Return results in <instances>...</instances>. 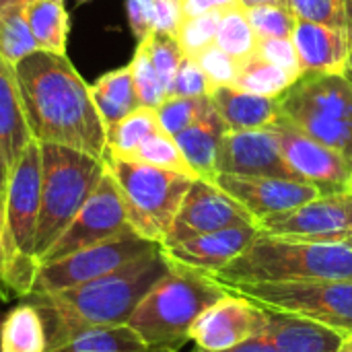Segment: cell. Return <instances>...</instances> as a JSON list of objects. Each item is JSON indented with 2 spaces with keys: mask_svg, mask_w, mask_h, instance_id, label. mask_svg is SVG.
<instances>
[{
  "mask_svg": "<svg viewBox=\"0 0 352 352\" xmlns=\"http://www.w3.org/2000/svg\"><path fill=\"white\" fill-rule=\"evenodd\" d=\"M299 78L289 70L280 68L278 64L266 60L262 54L254 52L248 58L239 60L237 78L233 87H239L250 93L266 95V97H280L289 87H293Z\"/></svg>",
  "mask_w": 352,
  "mask_h": 352,
  "instance_id": "83f0119b",
  "label": "cell"
},
{
  "mask_svg": "<svg viewBox=\"0 0 352 352\" xmlns=\"http://www.w3.org/2000/svg\"><path fill=\"white\" fill-rule=\"evenodd\" d=\"M0 352H47V328L41 311L27 299L0 320Z\"/></svg>",
  "mask_w": 352,
  "mask_h": 352,
  "instance_id": "cb8c5ba5",
  "label": "cell"
},
{
  "mask_svg": "<svg viewBox=\"0 0 352 352\" xmlns=\"http://www.w3.org/2000/svg\"><path fill=\"white\" fill-rule=\"evenodd\" d=\"M159 130H161V124H159V118H157V109L140 105L138 109H134L124 120L107 126V148H105V155H113V157L126 159L148 136H153Z\"/></svg>",
  "mask_w": 352,
  "mask_h": 352,
  "instance_id": "f1b7e54d",
  "label": "cell"
},
{
  "mask_svg": "<svg viewBox=\"0 0 352 352\" xmlns=\"http://www.w3.org/2000/svg\"><path fill=\"white\" fill-rule=\"evenodd\" d=\"M126 159H132V161H138V163H146V165H153V167H161V169H169V171H175V173H184V175L196 177L192 167L188 165L186 157L182 155L175 138L169 136L163 130H159L153 136H148Z\"/></svg>",
  "mask_w": 352,
  "mask_h": 352,
  "instance_id": "1f68e13d",
  "label": "cell"
},
{
  "mask_svg": "<svg viewBox=\"0 0 352 352\" xmlns=\"http://www.w3.org/2000/svg\"><path fill=\"white\" fill-rule=\"evenodd\" d=\"M14 76L33 140L103 159L107 148L105 122L89 85L66 54L37 50L14 66Z\"/></svg>",
  "mask_w": 352,
  "mask_h": 352,
  "instance_id": "6da1fadb",
  "label": "cell"
},
{
  "mask_svg": "<svg viewBox=\"0 0 352 352\" xmlns=\"http://www.w3.org/2000/svg\"><path fill=\"white\" fill-rule=\"evenodd\" d=\"M336 352H352V332L342 338V342H340V346H338Z\"/></svg>",
  "mask_w": 352,
  "mask_h": 352,
  "instance_id": "c3c4849f",
  "label": "cell"
},
{
  "mask_svg": "<svg viewBox=\"0 0 352 352\" xmlns=\"http://www.w3.org/2000/svg\"><path fill=\"white\" fill-rule=\"evenodd\" d=\"M128 23L138 41L155 31V0H126Z\"/></svg>",
  "mask_w": 352,
  "mask_h": 352,
  "instance_id": "b9f144b4",
  "label": "cell"
},
{
  "mask_svg": "<svg viewBox=\"0 0 352 352\" xmlns=\"http://www.w3.org/2000/svg\"><path fill=\"white\" fill-rule=\"evenodd\" d=\"M41 146V204L35 233V260L60 239L105 173V161L62 144Z\"/></svg>",
  "mask_w": 352,
  "mask_h": 352,
  "instance_id": "8992f818",
  "label": "cell"
},
{
  "mask_svg": "<svg viewBox=\"0 0 352 352\" xmlns=\"http://www.w3.org/2000/svg\"><path fill=\"white\" fill-rule=\"evenodd\" d=\"M210 97H167L157 107L161 130L169 136H177L182 130L192 126L208 109Z\"/></svg>",
  "mask_w": 352,
  "mask_h": 352,
  "instance_id": "836d02e7",
  "label": "cell"
},
{
  "mask_svg": "<svg viewBox=\"0 0 352 352\" xmlns=\"http://www.w3.org/2000/svg\"><path fill=\"white\" fill-rule=\"evenodd\" d=\"M35 0H0V6H27Z\"/></svg>",
  "mask_w": 352,
  "mask_h": 352,
  "instance_id": "681fc988",
  "label": "cell"
},
{
  "mask_svg": "<svg viewBox=\"0 0 352 352\" xmlns=\"http://www.w3.org/2000/svg\"><path fill=\"white\" fill-rule=\"evenodd\" d=\"M196 60L202 66V70L206 72V76L212 82V87H231V85H235L239 60L229 56L217 43H212L206 50H202L196 56Z\"/></svg>",
  "mask_w": 352,
  "mask_h": 352,
  "instance_id": "ab89813d",
  "label": "cell"
},
{
  "mask_svg": "<svg viewBox=\"0 0 352 352\" xmlns=\"http://www.w3.org/2000/svg\"><path fill=\"white\" fill-rule=\"evenodd\" d=\"M344 74L352 80V39H351V52H349V60H346V68H344Z\"/></svg>",
  "mask_w": 352,
  "mask_h": 352,
  "instance_id": "f907efd6",
  "label": "cell"
},
{
  "mask_svg": "<svg viewBox=\"0 0 352 352\" xmlns=\"http://www.w3.org/2000/svg\"><path fill=\"white\" fill-rule=\"evenodd\" d=\"M278 99L287 122L352 163V80L344 72L303 74Z\"/></svg>",
  "mask_w": 352,
  "mask_h": 352,
  "instance_id": "ba28073f",
  "label": "cell"
},
{
  "mask_svg": "<svg viewBox=\"0 0 352 352\" xmlns=\"http://www.w3.org/2000/svg\"><path fill=\"white\" fill-rule=\"evenodd\" d=\"M130 231L134 229L130 227L122 194L111 173L105 167L101 182L91 192V196L80 206V210L76 212L72 223L66 227V231L60 235V239L47 250L41 264L60 260L68 254H74L78 250L97 245L101 241L126 235Z\"/></svg>",
  "mask_w": 352,
  "mask_h": 352,
  "instance_id": "8fae6325",
  "label": "cell"
},
{
  "mask_svg": "<svg viewBox=\"0 0 352 352\" xmlns=\"http://www.w3.org/2000/svg\"><path fill=\"white\" fill-rule=\"evenodd\" d=\"M8 173H10V167L6 165V161L0 153V227H2V217H4V198H6Z\"/></svg>",
  "mask_w": 352,
  "mask_h": 352,
  "instance_id": "bcb514c9",
  "label": "cell"
},
{
  "mask_svg": "<svg viewBox=\"0 0 352 352\" xmlns=\"http://www.w3.org/2000/svg\"><path fill=\"white\" fill-rule=\"evenodd\" d=\"M198 352H204V351H198Z\"/></svg>",
  "mask_w": 352,
  "mask_h": 352,
  "instance_id": "6f0895ef",
  "label": "cell"
},
{
  "mask_svg": "<svg viewBox=\"0 0 352 352\" xmlns=\"http://www.w3.org/2000/svg\"><path fill=\"white\" fill-rule=\"evenodd\" d=\"M41 204V146L37 140L10 167L2 235H0V297L25 299L35 283V233Z\"/></svg>",
  "mask_w": 352,
  "mask_h": 352,
  "instance_id": "277c9868",
  "label": "cell"
},
{
  "mask_svg": "<svg viewBox=\"0 0 352 352\" xmlns=\"http://www.w3.org/2000/svg\"><path fill=\"white\" fill-rule=\"evenodd\" d=\"M221 12L223 10H214V12H206V14H200V16H186L182 21L179 31H177L175 37H177V41H179L186 56L196 58L202 50H206L208 45L214 43Z\"/></svg>",
  "mask_w": 352,
  "mask_h": 352,
  "instance_id": "8d00e7d4",
  "label": "cell"
},
{
  "mask_svg": "<svg viewBox=\"0 0 352 352\" xmlns=\"http://www.w3.org/2000/svg\"><path fill=\"white\" fill-rule=\"evenodd\" d=\"M264 311L305 318L342 334L352 332V280H305L225 287Z\"/></svg>",
  "mask_w": 352,
  "mask_h": 352,
  "instance_id": "9c48e42d",
  "label": "cell"
},
{
  "mask_svg": "<svg viewBox=\"0 0 352 352\" xmlns=\"http://www.w3.org/2000/svg\"><path fill=\"white\" fill-rule=\"evenodd\" d=\"M80 2H89V0H80Z\"/></svg>",
  "mask_w": 352,
  "mask_h": 352,
  "instance_id": "11a10c76",
  "label": "cell"
},
{
  "mask_svg": "<svg viewBox=\"0 0 352 352\" xmlns=\"http://www.w3.org/2000/svg\"><path fill=\"white\" fill-rule=\"evenodd\" d=\"M148 352H179V351H163V349H161V351H148Z\"/></svg>",
  "mask_w": 352,
  "mask_h": 352,
  "instance_id": "f5cc1de1",
  "label": "cell"
},
{
  "mask_svg": "<svg viewBox=\"0 0 352 352\" xmlns=\"http://www.w3.org/2000/svg\"><path fill=\"white\" fill-rule=\"evenodd\" d=\"M103 161L118 184L134 233L163 243L196 177L113 155H105Z\"/></svg>",
  "mask_w": 352,
  "mask_h": 352,
  "instance_id": "52a82bcc",
  "label": "cell"
},
{
  "mask_svg": "<svg viewBox=\"0 0 352 352\" xmlns=\"http://www.w3.org/2000/svg\"><path fill=\"white\" fill-rule=\"evenodd\" d=\"M212 182L235 198L252 214L256 225L268 217L295 210L322 196L320 188L299 179L217 173Z\"/></svg>",
  "mask_w": 352,
  "mask_h": 352,
  "instance_id": "2e32d148",
  "label": "cell"
},
{
  "mask_svg": "<svg viewBox=\"0 0 352 352\" xmlns=\"http://www.w3.org/2000/svg\"><path fill=\"white\" fill-rule=\"evenodd\" d=\"M264 336L278 352H336L346 334L305 318L266 311Z\"/></svg>",
  "mask_w": 352,
  "mask_h": 352,
  "instance_id": "ffe728a7",
  "label": "cell"
},
{
  "mask_svg": "<svg viewBox=\"0 0 352 352\" xmlns=\"http://www.w3.org/2000/svg\"><path fill=\"white\" fill-rule=\"evenodd\" d=\"M25 16L37 50L50 54H66L68 12L64 0H35L25 6Z\"/></svg>",
  "mask_w": 352,
  "mask_h": 352,
  "instance_id": "4316f807",
  "label": "cell"
},
{
  "mask_svg": "<svg viewBox=\"0 0 352 352\" xmlns=\"http://www.w3.org/2000/svg\"><path fill=\"white\" fill-rule=\"evenodd\" d=\"M245 12L258 39H268V37L289 39L297 25V16L287 4L250 6L245 8Z\"/></svg>",
  "mask_w": 352,
  "mask_h": 352,
  "instance_id": "e575fe53",
  "label": "cell"
},
{
  "mask_svg": "<svg viewBox=\"0 0 352 352\" xmlns=\"http://www.w3.org/2000/svg\"><path fill=\"white\" fill-rule=\"evenodd\" d=\"M89 89H91V97L97 105V111H99L101 120L105 122V128L109 124L124 120L126 116H130L134 109L140 107L136 87L132 80L130 64L103 74L93 85H89Z\"/></svg>",
  "mask_w": 352,
  "mask_h": 352,
  "instance_id": "484cf974",
  "label": "cell"
},
{
  "mask_svg": "<svg viewBox=\"0 0 352 352\" xmlns=\"http://www.w3.org/2000/svg\"><path fill=\"white\" fill-rule=\"evenodd\" d=\"M237 2L239 0H182L184 19L186 16H200V14L214 12V10H225Z\"/></svg>",
  "mask_w": 352,
  "mask_h": 352,
  "instance_id": "ee69618b",
  "label": "cell"
},
{
  "mask_svg": "<svg viewBox=\"0 0 352 352\" xmlns=\"http://www.w3.org/2000/svg\"><path fill=\"white\" fill-rule=\"evenodd\" d=\"M291 39L295 43L303 74L344 72L351 52V39L346 29L297 19Z\"/></svg>",
  "mask_w": 352,
  "mask_h": 352,
  "instance_id": "d6986e66",
  "label": "cell"
},
{
  "mask_svg": "<svg viewBox=\"0 0 352 352\" xmlns=\"http://www.w3.org/2000/svg\"><path fill=\"white\" fill-rule=\"evenodd\" d=\"M227 295L212 276L169 262V270L142 297L128 326L151 351H179L202 311Z\"/></svg>",
  "mask_w": 352,
  "mask_h": 352,
  "instance_id": "5b68a950",
  "label": "cell"
},
{
  "mask_svg": "<svg viewBox=\"0 0 352 352\" xmlns=\"http://www.w3.org/2000/svg\"><path fill=\"white\" fill-rule=\"evenodd\" d=\"M210 99L227 130L268 128L280 118V99L243 91L239 87H214Z\"/></svg>",
  "mask_w": 352,
  "mask_h": 352,
  "instance_id": "44dd1931",
  "label": "cell"
},
{
  "mask_svg": "<svg viewBox=\"0 0 352 352\" xmlns=\"http://www.w3.org/2000/svg\"><path fill=\"white\" fill-rule=\"evenodd\" d=\"M256 225L252 214L214 182L194 179L161 245H173L229 227Z\"/></svg>",
  "mask_w": 352,
  "mask_h": 352,
  "instance_id": "5bb4252c",
  "label": "cell"
},
{
  "mask_svg": "<svg viewBox=\"0 0 352 352\" xmlns=\"http://www.w3.org/2000/svg\"><path fill=\"white\" fill-rule=\"evenodd\" d=\"M130 70H132V80H134L140 105L157 109L167 99V89L148 56L144 41H138V47L130 62Z\"/></svg>",
  "mask_w": 352,
  "mask_h": 352,
  "instance_id": "d6a6232c",
  "label": "cell"
},
{
  "mask_svg": "<svg viewBox=\"0 0 352 352\" xmlns=\"http://www.w3.org/2000/svg\"><path fill=\"white\" fill-rule=\"evenodd\" d=\"M256 52L262 54L266 60L278 64L280 68L289 70L291 74H295L297 78L303 76L299 58H297V50L293 39H278V37H268V39H258Z\"/></svg>",
  "mask_w": 352,
  "mask_h": 352,
  "instance_id": "60d3db41",
  "label": "cell"
},
{
  "mask_svg": "<svg viewBox=\"0 0 352 352\" xmlns=\"http://www.w3.org/2000/svg\"><path fill=\"white\" fill-rule=\"evenodd\" d=\"M0 235H2V227H0Z\"/></svg>",
  "mask_w": 352,
  "mask_h": 352,
  "instance_id": "9f6ffc18",
  "label": "cell"
},
{
  "mask_svg": "<svg viewBox=\"0 0 352 352\" xmlns=\"http://www.w3.org/2000/svg\"><path fill=\"white\" fill-rule=\"evenodd\" d=\"M344 243H346V245H351V248H352V235L349 237V239H346V241H344Z\"/></svg>",
  "mask_w": 352,
  "mask_h": 352,
  "instance_id": "816d5d0a",
  "label": "cell"
},
{
  "mask_svg": "<svg viewBox=\"0 0 352 352\" xmlns=\"http://www.w3.org/2000/svg\"><path fill=\"white\" fill-rule=\"evenodd\" d=\"M212 82L194 56H184L169 97H210Z\"/></svg>",
  "mask_w": 352,
  "mask_h": 352,
  "instance_id": "f35d334b",
  "label": "cell"
},
{
  "mask_svg": "<svg viewBox=\"0 0 352 352\" xmlns=\"http://www.w3.org/2000/svg\"><path fill=\"white\" fill-rule=\"evenodd\" d=\"M33 136L25 120L14 66L0 60V153L8 167L16 163Z\"/></svg>",
  "mask_w": 352,
  "mask_h": 352,
  "instance_id": "603a6c76",
  "label": "cell"
},
{
  "mask_svg": "<svg viewBox=\"0 0 352 352\" xmlns=\"http://www.w3.org/2000/svg\"><path fill=\"white\" fill-rule=\"evenodd\" d=\"M167 270L169 260L161 248L91 283L52 295H29L25 299L45 320L50 351L76 330L128 324L136 305Z\"/></svg>",
  "mask_w": 352,
  "mask_h": 352,
  "instance_id": "7a4b0ae2",
  "label": "cell"
},
{
  "mask_svg": "<svg viewBox=\"0 0 352 352\" xmlns=\"http://www.w3.org/2000/svg\"><path fill=\"white\" fill-rule=\"evenodd\" d=\"M258 237L260 231L256 225H243V227H229L214 233L198 235L161 248L169 262L210 276L223 270L225 266H229L235 258H239Z\"/></svg>",
  "mask_w": 352,
  "mask_h": 352,
  "instance_id": "ac0fdd59",
  "label": "cell"
},
{
  "mask_svg": "<svg viewBox=\"0 0 352 352\" xmlns=\"http://www.w3.org/2000/svg\"><path fill=\"white\" fill-rule=\"evenodd\" d=\"M214 43L221 50H225L229 56H233L235 60H243L256 52L258 35L250 25L245 6H241L237 2V4H233L221 12Z\"/></svg>",
  "mask_w": 352,
  "mask_h": 352,
  "instance_id": "4dcf8cb0",
  "label": "cell"
},
{
  "mask_svg": "<svg viewBox=\"0 0 352 352\" xmlns=\"http://www.w3.org/2000/svg\"><path fill=\"white\" fill-rule=\"evenodd\" d=\"M184 21L182 0H155V31L177 35Z\"/></svg>",
  "mask_w": 352,
  "mask_h": 352,
  "instance_id": "7bdbcfd3",
  "label": "cell"
},
{
  "mask_svg": "<svg viewBox=\"0 0 352 352\" xmlns=\"http://www.w3.org/2000/svg\"><path fill=\"white\" fill-rule=\"evenodd\" d=\"M260 235L314 241V243H344L352 235V194H322L320 198L260 221Z\"/></svg>",
  "mask_w": 352,
  "mask_h": 352,
  "instance_id": "7c38bea8",
  "label": "cell"
},
{
  "mask_svg": "<svg viewBox=\"0 0 352 352\" xmlns=\"http://www.w3.org/2000/svg\"><path fill=\"white\" fill-rule=\"evenodd\" d=\"M272 128L285 163L301 182L320 188L322 194L349 192L352 163L344 155L307 136L283 116L272 124Z\"/></svg>",
  "mask_w": 352,
  "mask_h": 352,
  "instance_id": "4fadbf2b",
  "label": "cell"
},
{
  "mask_svg": "<svg viewBox=\"0 0 352 352\" xmlns=\"http://www.w3.org/2000/svg\"><path fill=\"white\" fill-rule=\"evenodd\" d=\"M297 19L346 29V0H289Z\"/></svg>",
  "mask_w": 352,
  "mask_h": 352,
  "instance_id": "74e56055",
  "label": "cell"
},
{
  "mask_svg": "<svg viewBox=\"0 0 352 352\" xmlns=\"http://www.w3.org/2000/svg\"><path fill=\"white\" fill-rule=\"evenodd\" d=\"M217 173L299 179L285 163L272 126L256 130H227L217 153Z\"/></svg>",
  "mask_w": 352,
  "mask_h": 352,
  "instance_id": "e0dca14e",
  "label": "cell"
},
{
  "mask_svg": "<svg viewBox=\"0 0 352 352\" xmlns=\"http://www.w3.org/2000/svg\"><path fill=\"white\" fill-rule=\"evenodd\" d=\"M151 349L128 324L91 326L68 334L47 352H148Z\"/></svg>",
  "mask_w": 352,
  "mask_h": 352,
  "instance_id": "d4e9b609",
  "label": "cell"
},
{
  "mask_svg": "<svg viewBox=\"0 0 352 352\" xmlns=\"http://www.w3.org/2000/svg\"><path fill=\"white\" fill-rule=\"evenodd\" d=\"M210 276L221 287L352 280V248L260 235L239 258Z\"/></svg>",
  "mask_w": 352,
  "mask_h": 352,
  "instance_id": "3957f363",
  "label": "cell"
},
{
  "mask_svg": "<svg viewBox=\"0 0 352 352\" xmlns=\"http://www.w3.org/2000/svg\"><path fill=\"white\" fill-rule=\"evenodd\" d=\"M349 192L352 194V177H351V184H349Z\"/></svg>",
  "mask_w": 352,
  "mask_h": 352,
  "instance_id": "db71d44e",
  "label": "cell"
},
{
  "mask_svg": "<svg viewBox=\"0 0 352 352\" xmlns=\"http://www.w3.org/2000/svg\"><path fill=\"white\" fill-rule=\"evenodd\" d=\"M241 6L250 8V6H262V4H287L289 6V0H239Z\"/></svg>",
  "mask_w": 352,
  "mask_h": 352,
  "instance_id": "7dc6e473",
  "label": "cell"
},
{
  "mask_svg": "<svg viewBox=\"0 0 352 352\" xmlns=\"http://www.w3.org/2000/svg\"><path fill=\"white\" fill-rule=\"evenodd\" d=\"M157 250H161V243L148 241L130 231L126 235L68 254L60 260L41 264L37 268L35 283L29 295H52L91 283Z\"/></svg>",
  "mask_w": 352,
  "mask_h": 352,
  "instance_id": "30bf717a",
  "label": "cell"
},
{
  "mask_svg": "<svg viewBox=\"0 0 352 352\" xmlns=\"http://www.w3.org/2000/svg\"><path fill=\"white\" fill-rule=\"evenodd\" d=\"M144 45L148 50V56L167 89V97L171 95V87H173V80H175V74H177V68L184 60V50L177 41L175 35H167V33H157L153 31L151 35H146L144 39Z\"/></svg>",
  "mask_w": 352,
  "mask_h": 352,
  "instance_id": "d590c367",
  "label": "cell"
},
{
  "mask_svg": "<svg viewBox=\"0 0 352 352\" xmlns=\"http://www.w3.org/2000/svg\"><path fill=\"white\" fill-rule=\"evenodd\" d=\"M221 352H278L276 351V346L264 336V334H260V336H254V338H250V340H245V342H241V344H237V346H233V349H227V351H221Z\"/></svg>",
  "mask_w": 352,
  "mask_h": 352,
  "instance_id": "f6af8a7d",
  "label": "cell"
},
{
  "mask_svg": "<svg viewBox=\"0 0 352 352\" xmlns=\"http://www.w3.org/2000/svg\"><path fill=\"white\" fill-rule=\"evenodd\" d=\"M264 328L266 311L227 291L225 297L198 316L190 328V340L200 351L221 352L264 334Z\"/></svg>",
  "mask_w": 352,
  "mask_h": 352,
  "instance_id": "9a60e30c",
  "label": "cell"
},
{
  "mask_svg": "<svg viewBox=\"0 0 352 352\" xmlns=\"http://www.w3.org/2000/svg\"><path fill=\"white\" fill-rule=\"evenodd\" d=\"M225 132L227 126L210 99V105L202 113V118L173 136L198 179L212 182L217 177V153Z\"/></svg>",
  "mask_w": 352,
  "mask_h": 352,
  "instance_id": "7402d4cb",
  "label": "cell"
},
{
  "mask_svg": "<svg viewBox=\"0 0 352 352\" xmlns=\"http://www.w3.org/2000/svg\"><path fill=\"white\" fill-rule=\"evenodd\" d=\"M37 52L25 6H0V60L16 66L23 58Z\"/></svg>",
  "mask_w": 352,
  "mask_h": 352,
  "instance_id": "f546056e",
  "label": "cell"
}]
</instances>
